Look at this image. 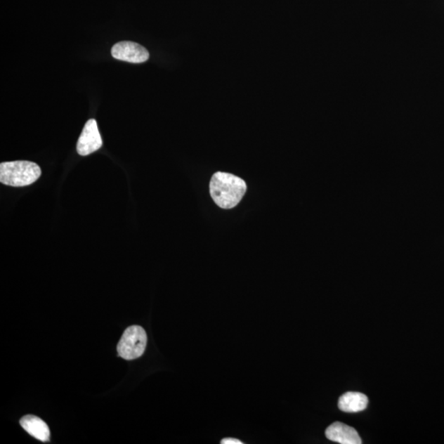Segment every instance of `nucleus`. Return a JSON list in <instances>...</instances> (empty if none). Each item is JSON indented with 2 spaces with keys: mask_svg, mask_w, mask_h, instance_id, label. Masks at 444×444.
Listing matches in <instances>:
<instances>
[{
  "mask_svg": "<svg viewBox=\"0 0 444 444\" xmlns=\"http://www.w3.org/2000/svg\"><path fill=\"white\" fill-rule=\"evenodd\" d=\"M247 186L245 182L231 174L217 172L210 183V194L221 209H233L242 200Z\"/></svg>",
  "mask_w": 444,
  "mask_h": 444,
  "instance_id": "nucleus-1",
  "label": "nucleus"
},
{
  "mask_svg": "<svg viewBox=\"0 0 444 444\" xmlns=\"http://www.w3.org/2000/svg\"><path fill=\"white\" fill-rule=\"evenodd\" d=\"M41 175L37 163L27 161L3 162L0 164V182L13 187L32 185Z\"/></svg>",
  "mask_w": 444,
  "mask_h": 444,
  "instance_id": "nucleus-2",
  "label": "nucleus"
},
{
  "mask_svg": "<svg viewBox=\"0 0 444 444\" xmlns=\"http://www.w3.org/2000/svg\"><path fill=\"white\" fill-rule=\"evenodd\" d=\"M147 344V333L142 327H129L125 330L119 342L118 354L124 360L137 359L144 353Z\"/></svg>",
  "mask_w": 444,
  "mask_h": 444,
  "instance_id": "nucleus-3",
  "label": "nucleus"
},
{
  "mask_svg": "<svg viewBox=\"0 0 444 444\" xmlns=\"http://www.w3.org/2000/svg\"><path fill=\"white\" fill-rule=\"evenodd\" d=\"M111 55L115 60L141 64L149 60V52L146 48L133 41H120L111 49Z\"/></svg>",
  "mask_w": 444,
  "mask_h": 444,
  "instance_id": "nucleus-4",
  "label": "nucleus"
},
{
  "mask_svg": "<svg viewBox=\"0 0 444 444\" xmlns=\"http://www.w3.org/2000/svg\"><path fill=\"white\" fill-rule=\"evenodd\" d=\"M103 145L98 123L96 119H91L86 123L83 132L80 135L78 144H77V152L80 156H89L98 151Z\"/></svg>",
  "mask_w": 444,
  "mask_h": 444,
  "instance_id": "nucleus-5",
  "label": "nucleus"
},
{
  "mask_svg": "<svg viewBox=\"0 0 444 444\" xmlns=\"http://www.w3.org/2000/svg\"><path fill=\"white\" fill-rule=\"evenodd\" d=\"M329 440L341 444H360L361 438L354 428L341 422H335L326 429Z\"/></svg>",
  "mask_w": 444,
  "mask_h": 444,
  "instance_id": "nucleus-6",
  "label": "nucleus"
},
{
  "mask_svg": "<svg viewBox=\"0 0 444 444\" xmlns=\"http://www.w3.org/2000/svg\"><path fill=\"white\" fill-rule=\"evenodd\" d=\"M22 427L30 433L32 436L39 439L40 441L47 442L50 440L51 432L47 424L32 414L24 417L20 422Z\"/></svg>",
  "mask_w": 444,
  "mask_h": 444,
  "instance_id": "nucleus-7",
  "label": "nucleus"
},
{
  "mask_svg": "<svg viewBox=\"0 0 444 444\" xmlns=\"http://www.w3.org/2000/svg\"><path fill=\"white\" fill-rule=\"evenodd\" d=\"M368 398L363 393L349 392L341 396L339 402L341 411L357 413L364 411L368 405Z\"/></svg>",
  "mask_w": 444,
  "mask_h": 444,
  "instance_id": "nucleus-8",
  "label": "nucleus"
},
{
  "mask_svg": "<svg viewBox=\"0 0 444 444\" xmlns=\"http://www.w3.org/2000/svg\"><path fill=\"white\" fill-rule=\"evenodd\" d=\"M221 443L222 444H243V443L238 440V439L233 438L222 439V440L221 441Z\"/></svg>",
  "mask_w": 444,
  "mask_h": 444,
  "instance_id": "nucleus-9",
  "label": "nucleus"
}]
</instances>
